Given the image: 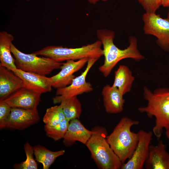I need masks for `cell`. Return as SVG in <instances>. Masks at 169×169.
I'll return each mask as SVG.
<instances>
[{
  "mask_svg": "<svg viewBox=\"0 0 169 169\" xmlns=\"http://www.w3.org/2000/svg\"><path fill=\"white\" fill-rule=\"evenodd\" d=\"M98 40L103 46L104 60L103 64L99 68L100 71L105 77H107L118 63L125 59H131L140 61L145 58L138 48L137 40L134 36L129 38V45L126 48L121 49L114 44L115 32L107 29H100L96 32Z\"/></svg>",
  "mask_w": 169,
  "mask_h": 169,
  "instance_id": "obj_1",
  "label": "cell"
},
{
  "mask_svg": "<svg viewBox=\"0 0 169 169\" xmlns=\"http://www.w3.org/2000/svg\"><path fill=\"white\" fill-rule=\"evenodd\" d=\"M143 96L147 104L145 106L139 107L138 111L145 113L149 118H155L152 132L159 139L163 130L169 128V89L159 88L152 92L145 87Z\"/></svg>",
  "mask_w": 169,
  "mask_h": 169,
  "instance_id": "obj_2",
  "label": "cell"
},
{
  "mask_svg": "<svg viewBox=\"0 0 169 169\" xmlns=\"http://www.w3.org/2000/svg\"><path fill=\"white\" fill-rule=\"evenodd\" d=\"M139 122L126 117L122 118L112 132L106 137L111 147L123 164L130 159L138 141V134L131 130V127Z\"/></svg>",
  "mask_w": 169,
  "mask_h": 169,
  "instance_id": "obj_3",
  "label": "cell"
},
{
  "mask_svg": "<svg viewBox=\"0 0 169 169\" xmlns=\"http://www.w3.org/2000/svg\"><path fill=\"white\" fill-rule=\"evenodd\" d=\"M85 145L98 167L101 169H121L122 163L108 142L106 129L96 126Z\"/></svg>",
  "mask_w": 169,
  "mask_h": 169,
  "instance_id": "obj_4",
  "label": "cell"
},
{
  "mask_svg": "<svg viewBox=\"0 0 169 169\" xmlns=\"http://www.w3.org/2000/svg\"><path fill=\"white\" fill-rule=\"evenodd\" d=\"M102 44L99 40L93 43L77 48H68L61 46H49L33 53L61 62L78 60L84 58L98 59L103 56Z\"/></svg>",
  "mask_w": 169,
  "mask_h": 169,
  "instance_id": "obj_5",
  "label": "cell"
},
{
  "mask_svg": "<svg viewBox=\"0 0 169 169\" xmlns=\"http://www.w3.org/2000/svg\"><path fill=\"white\" fill-rule=\"evenodd\" d=\"M11 52L17 69L23 71L46 75L54 70L60 69L63 63L45 57H39L33 53L25 54L20 51L13 44Z\"/></svg>",
  "mask_w": 169,
  "mask_h": 169,
  "instance_id": "obj_6",
  "label": "cell"
},
{
  "mask_svg": "<svg viewBox=\"0 0 169 169\" xmlns=\"http://www.w3.org/2000/svg\"><path fill=\"white\" fill-rule=\"evenodd\" d=\"M142 19L145 33L155 37L157 44L164 51L169 52V18H163L156 13L145 12Z\"/></svg>",
  "mask_w": 169,
  "mask_h": 169,
  "instance_id": "obj_7",
  "label": "cell"
},
{
  "mask_svg": "<svg viewBox=\"0 0 169 169\" xmlns=\"http://www.w3.org/2000/svg\"><path fill=\"white\" fill-rule=\"evenodd\" d=\"M98 60L89 59L84 70L79 75L75 77L70 84L64 87L57 89L56 96L52 98L53 103H60L62 101L72 97L92 91L93 88L90 83L86 81V77Z\"/></svg>",
  "mask_w": 169,
  "mask_h": 169,
  "instance_id": "obj_8",
  "label": "cell"
},
{
  "mask_svg": "<svg viewBox=\"0 0 169 169\" xmlns=\"http://www.w3.org/2000/svg\"><path fill=\"white\" fill-rule=\"evenodd\" d=\"M138 141L137 146L131 157L122 164L121 169H142L149 156V148L152 132L141 130L138 132Z\"/></svg>",
  "mask_w": 169,
  "mask_h": 169,
  "instance_id": "obj_9",
  "label": "cell"
},
{
  "mask_svg": "<svg viewBox=\"0 0 169 169\" xmlns=\"http://www.w3.org/2000/svg\"><path fill=\"white\" fill-rule=\"evenodd\" d=\"M40 117L37 109L12 108L6 128L22 130L38 123Z\"/></svg>",
  "mask_w": 169,
  "mask_h": 169,
  "instance_id": "obj_10",
  "label": "cell"
},
{
  "mask_svg": "<svg viewBox=\"0 0 169 169\" xmlns=\"http://www.w3.org/2000/svg\"><path fill=\"white\" fill-rule=\"evenodd\" d=\"M88 59L84 58L76 61L68 60L63 63L60 71L50 77L52 87L58 89L70 84L75 77L74 74L82 69L87 63Z\"/></svg>",
  "mask_w": 169,
  "mask_h": 169,
  "instance_id": "obj_11",
  "label": "cell"
},
{
  "mask_svg": "<svg viewBox=\"0 0 169 169\" xmlns=\"http://www.w3.org/2000/svg\"><path fill=\"white\" fill-rule=\"evenodd\" d=\"M41 94L23 87L3 100L12 108L37 109Z\"/></svg>",
  "mask_w": 169,
  "mask_h": 169,
  "instance_id": "obj_12",
  "label": "cell"
},
{
  "mask_svg": "<svg viewBox=\"0 0 169 169\" xmlns=\"http://www.w3.org/2000/svg\"><path fill=\"white\" fill-rule=\"evenodd\" d=\"M13 72L22 79L23 87L41 94L52 90V86L50 77L17 68Z\"/></svg>",
  "mask_w": 169,
  "mask_h": 169,
  "instance_id": "obj_13",
  "label": "cell"
},
{
  "mask_svg": "<svg viewBox=\"0 0 169 169\" xmlns=\"http://www.w3.org/2000/svg\"><path fill=\"white\" fill-rule=\"evenodd\" d=\"M144 166L146 169H169V153L162 141L156 145H150L148 157Z\"/></svg>",
  "mask_w": 169,
  "mask_h": 169,
  "instance_id": "obj_14",
  "label": "cell"
},
{
  "mask_svg": "<svg viewBox=\"0 0 169 169\" xmlns=\"http://www.w3.org/2000/svg\"><path fill=\"white\" fill-rule=\"evenodd\" d=\"M102 95L104 106L107 113L117 114L122 111L125 100L117 88L106 84L102 88Z\"/></svg>",
  "mask_w": 169,
  "mask_h": 169,
  "instance_id": "obj_15",
  "label": "cell"
},
{
  "mask_svg": "<svg viewBox=\"0 0 169 169\" xmlns=\"http://www.w3.org/2000/svg\"><path fill=\"white\" fill-rule=\"evenodd\" d=\"M92 133V131L86 129L78 119L72 120L69 121L63 142L67 146L72 145L76 141L85 145Z\"/></svg>",
  "mask_w": 169,
  "mask_h": 169,
  "instance_id": "obj_16",
  "label": "cell"
},
{
  "mask_svg": "<svg viewBox=\"0 0 169 169\" xmlns=\"http://www.w3.org/2000/svg\"><path fill=\"white\" fill-rule=\"evenodd\" d=\"M23 87L22 79L12 71L0 65V100H4Z\"/></svg>",
  "mask_w": 169,
  "mask_h": 169,
  "instance_id": "obj_17",
  "label": "cell"
},
{
  "mask_svg": "<svg viewBox=\"0 0 169 169\" xmlns=\"http://www.w3.org/2000/svg\"><path fill=\"white\" fill-rule=\"evenodd\" d=\"M14 37L5 31L0 32V65L12 71L17 69L11 53V46Z\"/></svg>",
  "mask_w": 169,
  "mask_h": 169,
  "instance_id": "obj_18",
  "label": "cell"
},
{
  "mask_svg": "<svg viewBox=\"0 0 169 169\" xmlns=\"http://www.w3.org/2000/svg\"><path fill=\"white\" fill-rule=\"evenodd\" d=\"M135 77L127 66L120 65L115 71L113 86L117 88L124 95L131 90Z\"/></svg>",
  "mask_w": 169,
  "mask_h": 169,
  "instance_id": "obj_19",
  "label": "cell"
},
{
  "mask_svg": "<svg viewBox=\"0 0 169 169\" xmlns=\"http://www.w3.org/2000/svg\"><path fill=\"white\" fill-rule=\"evenodd\" d=\"M33 149L36 159L42 164L43 169H49L56 159L63 155L65 152L64 150L52 151L40 145L35 146Z\"/></svg>",
  "mask_w": 169,
  "mask_h": 169,
  "instance_id": "obj_20",
  "label": "cell"
},
{
  "mask_svg": "<svg viewBox=\"0 0 169 169\" xmlns=\"http://www.w3.org/2000/svg\"><path fill=\"white\" fill-rule=\"evenodd\" d=\"M60 105L65 118L69 121L80 117L82 111V105L77 96L64 100Z\"/></svg>",
  "mask_w": 169,
  "mask_h": 169,
  "instance_id": "obj_21",
  "label": "cell"
},
{
  "mask_svg": "<svg viewBox=\"0 0 169 169\" xmlns=\"http://www.w3.org/2000/svg\"><path fill=\"white\" fill-rule=\"evenodd\" d=\"M66 119L61 106L55 105L47 108L43 118V121L49 126L56 125Z\"/></svg>",
  "mask_w": 169,
  "mask_h": 169,
  "instance_id": "obj_22",
  "label": "cell"
},
{
  "mask_svg": "<svg viewBox=\"0 0 169 169\" xmlns=\"http://www.w3.org/2000/svg\"><path fill=\"white\" fill-rule=\"evenodd\" d=\"M69 122V121L65 119L59 124L53 126L45 125L44 130L46 135L55 141L63 139L67 132Z\"/></svg>",
  "mask_w": 169,
  "mask_h": 169,
  "instance_id": "obj_23",
  "label": "cell"
},
{
  "mask_svg": "<svg viewBox=\"0 0 169 169\" xmlns=\"http://www.w3.org/2000/svg\"><path fill=\"white\" fill-rule=\"evenodd\" d=\"M24 149L26 156L25 161L14 166V168L18 169H37L38 165L34 160L33 154V147L28 142L24 145Z\"/></svg>",
  "mask_w": 169,
  "mask_h": 169,
  "instance_id": "obj_24",
  "label": "cell"
},
{
  "mask_svg": "<svg viewBox=\"0 0 169 169\" xmlns=\"http://www.w3.org/2000/svg\"><path fill=\"white\" fill-rule=\"evenodd\" d=\"M12 107L3 100H0V128H6V122L9 116Z\"/></svg>",
  "mask_w": 169,
  "mask_h": 169,
  "instance_id": "obj_25",
  "label": "cell"
},
{
  "mask_svg": "<svg viewBox=\"0 0 169 169\" xmlns=\"http://www.w3.org/2000/svg\"><path fill=\"white\" fill-rule=\"evenodd\" d=\"M141 5L146 13H156L162 6V0H136Z\"/></svg>",
  "mask_w": 169,
  "mask_h": 169,
  "instance_id": "obj_26",
  "label": "cell"
},
{
  "mask_svg": "<svg viewBox=\"0 0 169 169\" xmlns=\"http://www.w3.org/2000/svg\"><path fill=\"white\" fill-rule=\"evenodd\" d=\"M162 6L164 7L169 8V0H162Z\"/></svg>",
  "mask_w": 169,
  "mask_h": 169,
  "instance_id": "obj_27",
  "label": "cell"
},
{
  "mask_svg": "<svg viewBox=\"0 0 169 169\" xmlns=\"http://www.w3.org/2000/svg\"><path fill=\"white\" fill-rule=\"evenodd\" d=\"M107 0H88L90 3L92 4H95L100 1L105 2Z\"/></svg>",
  "mask_w": 169,
  "mask_h": 169,
  "instance_id": "obj_28",
  "label": "cell"
},
{
  "mask_svg": "<svg viewBox=\"0 0 169 169\" xmlns=\"http://www.w3.org/2000/svg\"><path fill=\"white\" fill-rule=\"evenodd\" d=\"M166 136L169 141V128L166 130Z\"/></svg>",
  "mask_w": 169,
  "mask_h": 169,
  "instance_id": "obj_29",
  "label": "cell"
},
{
  "mask_svg": "<svg viewBox=\"0 0 169 169\" xmlns=\"http://www.w3.org/2000/svg\"><path fill=\"white\" fill-rule=\"evenodd\" d=\"M167 18H169V8L168 10V13H167Z\"/></svg>",
  "mask_w": 169,
  "mask_h": 169,
  "instance_id": "obj_30",
  "label": "cell"
},
{
  "mask_svg": "<svg viewBox=\"0 0 169 169\" xmlns=\"http://www.w3.org/2000/svg\"><path fill=\"white\" fill-rule=\"evenodd\" d=\"M27 1H29L30 0H26Z\"/></svg>",
  "mask_w": 169,
  "mask_h": 169,
  "instance_id": "obj_31",
  "label": "cell"
}]
</instances>
